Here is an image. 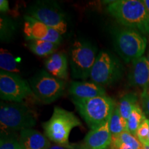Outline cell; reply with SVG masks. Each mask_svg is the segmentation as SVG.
Instances as JSON below:
<instances>
[{"label":"cell","instance_id":"1","mask_svg":"<svg viewBox=\"0 0 149 149\" xmlns=\"http://www.w3.org/2000/svg\"><path fill=\"white\" fill-rule=\"evenodd\" d=\"M107 10L122 25L137 30L143 34H149V15L143 1H113L108 6Z\"/></svg>","mask_w":149,"mask_h":149},{"label":"cell","instance_id":"2","mask_svg":"<svg viewBox=\"0 0 149 149\" xmlns=\"http://www.w3.org/2000/svg\"><path fill=\"white\" fill-rule=\"evenodd\" d=\"M72 102L91 130L108 122L116 106L114 100L107 95L86 100L72 99Z\"/></svg>","mask_w":149,"mask_h":149},{"label":"cell","instance_id":"3","mask_svg":"<svg viewBox=\"0 0 149 149\" xmlns=\"http://www.w3.org/2000/svg\"><path fill=\"white\" fill-rule=\"evenodd\" d=\"M81 126V123L72 112L60 107L54 108L53 115L50 120L43 123L45 135L49 140L56 144L68 146L71 130Z\"/></svg>","mask_w":149,"mask_h":149},{"label":"cell","instance_id":"4","mask_svg":"<svg viewBox=\"0 0 149 149\" xmlns=\"http://www.w3.org/2000/svg\"><path fill=\"white\" fill-rule=\"evenodd\" d=\"M34 113L29 107L21 103H5L0 105L1 132L15 133L31 128L36 125Z\"/></svg>","mask_w":149,"mask_h":149},{"label":"cell","instance_id":"5","mask_svg":"<svg viewBox=\"0 0 149 149\" xmlns=\"http://www.w3.org/2000/svg\"><path fill=\"white\" fill-rule=\"evenodd\" d=\"M97 57V49L89 42L75 41L70 49L69 64L72 77L84 79L90 76Z\"/></svg>","mask_w":149,"mask_h":149},{"label":"cell","instance_id":"6","mask_svg":"<svg viewBox=\"0 0 149 149\" xmlns=\"http://www.w3.org/2000/svg\"><path fill=\"white\" fill-rule=\"evenodd\" d=\"M29 84L34 95L44 104H51L60 97L66 86L63 80L53 77L44 70L31 77Z\"/></svg>","mask_w":149,"mask_h":149},{"label":"cell","instance_id":"7","mask_svg":"<svg viewBox=\"0 0 149 149\" xmlns=\"http://www.w3.org/2000/svg\"><path fill=\"white\" fill-rule=\"evenodd\" d=\"M147 40L138 31L124 29L115 35V48L126 62L133 61L142 57L146 48Z\"/></svg>","mask_w":149,"mask_h":149},{"label":"cell","instance_id":"8","mask_svg":"<svg viewBox=\"0 0 149 149\" xmlns=\"http://www.w3.org/2000/svg\"><path fill=\"white\" fill-rule=\"evenodd\" d=\"M122 70V65L118 59L109 52L103 51L97 55L90 77L97 84L109 86L120 79Z\"/></svg>","mask_w":149,"mask_h":149},{"label":"cell","instance_id":"9","mask_svg":"<svg viewBox=\"0 0 149 149\" xmlns=\"http://www.w3.org/2000/svg\"><path fill=\"white\" fill-rule=\"evenodd\" d=\"M28 15L55 29L61 35L67 31V22L58 6L53 3L37 2L28 9Z\"/></svg>","mask_w":149,"mask_h":149},{"label":"cell","instance_id":"10","mask_svg":"<svg viewBox=\"0 0 149 149\" xmlns=\"http://www.w3.org/2000/svg\"><path fill=\"white\" fill-rule=\"evenodd\" d=\"M33 94L29 83L19 74L0 71V96L4 101L19 103Z\"/></svg>","mask_w":149,"mask_h":149},{"label":"cell","instance_id":"11","mask_svg":"<svg viewBox=\"0 0 149 149\" xmlns=\"http://www.w3.org/2000/svg\"><path fill=\"white\" fill-rule=\"evenodd\" d=\"M24 33L28 41H47L59 45L62 40L61 35L57 31L28 15L24 16Z\"/></svg>","mask_w":149,"mask_h":149},{"label":"cell","instance_id":"12","mask_svg":"<svg viewBox=\"0 0 149 149\" xmlns=\"http://www.w3.org/2000/svg\"><path fill=\"white\" fill-rule=\"evenodd\" d=\"M109 124L110 120L100 127L91 130L80 146L81 149H107L111 146L112 135Z\"/></svg>","mask_w":149,"mask_h":149},{"label":"cell","instance_id":"13","mask_svg":"<svg viewBox=\"0 0 149 149\" xmlns=\"http://www.w3.org/2000/svg\"><path fill=\"white\" fill-rule=\"evenodd\" d=\"M128 81L131 86L143 88V91L149 89V64L145 56L132 61Z\"/></svg>","mask_w":149,"mask_h":149},{"label":"cell","instance_id":"14","mask_svg":"<svg viewBox=\"0 0 149 149\" xmlns=\"http://www.w3.org/2000/svg\"><path fill=\"white\" fill-rule=\"evenodd\" d=\"M69 93L73 99L78 100H86L107 95L104 87L93 81H74L70 84Z\"/></svg>","mask_w":149,"mask_h":149},{"label":"cell","instance_id":"15","mask_svg":"<svg viewBox=\"0 0 149 149\" xmlns=\"http://www.w3.org/2000/svg\"><path fill=\"white\" fill-rule=\"evenodd\" d=\"M19 141L23 149H48L51 146L46 135L33 128L20 131Z\"/></svg>","mask_w":149,"mask_h":149},{"label":"cell","instance_id":"16","mask_svg":"<svg viewBox=\"0 0 149 149\" xmlns=\"http://www.w3.org/2000/svg\"><path fill=\"white\" fill-rule=\"evenodd\" d=\"M47 72L61 80L68 78V59L66 54L61 52L53 53L45 62Z\"/></svg>","mask_w":149,"mask_h":149},{"label":"cell","instance_id":"17","mask_svg":"<svg viewBox=\"0 0 149 149\" xmlns=\"http://www.w3.org/2000/svg\"><path fill=\"white\" fill-rule=\"evenodd\" d=\"M109 126L112 139L118 137L123 132L127 131V120L122 117L117 106H115L113 114L110 119Z\"/></svg>","mask_w":149,"mask_h":149},{"label":"cell","instance_id":"18","mask_svg":"<svg viewBox=\"0 0 149 149\" xmlns=\"http://www.w3.org/2000/svg\"><path fill=\"white\" fill-rule=\"evenodd\" d=\"M28 46L31 51L38 56H47L53 55L58 48V44L42 40H30Z\"/></svg>","mask_w":149,"mask_h":149},{"label":"cell","instance_id":"19","mask_svg":"<svg viewBox=\"0 0 149 149\" xmlns=\"http://www.w3.org/2000/svg\"><path fill=\"white\" fill-rule=\"evenodd\" d=\"M138 97L135 93H128L120 99L117 107L122 117L127 120L132 111L137 104Z\"/></svg>","mask_w":149,"mask_h":149},{"label":"cell","instance_id":"20","mask_svg":"<svg viewBox=\"0 0 149 149\" xmlns=\"http://www.w3.org/2000/svg\"><path fill=\"white\" fill-rule=\"evenodd\" d=\"M146 119L145 113L137 104L127 120V131L136 137L137 129Z\"/></svg>","mask_w":149,"mask_h":149},{"label":"cell","instance_id":"21","mask_svg":"<svg viewBox=\"0 0 149 149\" xmlns=\"http://www.w3.org/2000/svg\"><path fill=\"white\" fill-rule=\"evenodd\" d=\"M0 68L3 71L17 74L20 72L14 56L8 51L3 48H1L0 52Z\"/></svg>","mask_w":149,"mask_h":149},{"label":"cell","instance_id":"22","mask_svg":"<svg viewBox=\"0 0 149 149\" xmlns=\"http://www.w3.org/2000/svg\"><path fill=\"white\" fill-rule=\"evenodd\" d=\"M0 149H23L20 144L19 137L15 133L1 132Z\"/></svg>","mask_w":149,"mask_h":149},{"label":"cell","instance_id":"23","mask_svg":"<svg viewBox=\"0 0 149 149\" xmlns=\"http://www.w3.org/2000/svg\"><path fill=\"white\" fill-rule=\"evenodd\" d=\"M115 139L121 141L123 144L127 145L131 149H144V145L138 140L137 137L132 135L128 131L123 132L118 137Z\"/></svg>","mask_w":149,"mask_h":149},{"label":"cell","instance_id":"24","mask_svg":"<svg viewBox=\"0 0 149 149\" xmlns=\"http://www.w3.org/2000/svg\"><path fill=\"white\" fill-rule=\"evenodd\" d=\"M149 133V126L148 119H146L139 126L136 133V137L144 146L148 145V137Z\"/></svg>","mask_w":149,"mask_h":149},{"label":"cell","instance_id":"25","mask_svg":"<svg viewBox=\"0 0 149 149\" xmlns=\"http://www.w3.org/2000/svg\"><path fill=\"white\" fill-rule=\"evenodd\" d=\"M13 31V24L8 20V18L4 16L1 17V38L2 40L8 39V37L11 35V33Z\"/></svg>","mask_w":149,"mask_h":149},{"label":"cell","instance_id":"26","mask_svg":"<svg viewBox=\"0 0 149 149\" xmlns=\"http://www.w3.org/2000/svg\"><path fill=\"white\" fill-rule=\"evenodd\" d=\"M142 110L145 114L149 116V89L143 91L141 95Z\"/></svg>","mask_w":149,"mask_h":149},{"label":"cell","instance_id":"27","mask_svg":"<svg viewBox=\"0 0 149 149\" xmlns=\"http://www.w3.org/2000/svg\"><path fill=\"white\" fill-rule=\"evenodd\" d=\"M113 145V148L112 149H131L127 145L123 144L117 139H112V144Z\"/></svg>","mask_w":149,"mask_h":149},{"label":"cell","instance_id":"28","mask_svg":"<svg viewBox=\"0 0 149 149\" xmlns=\"http://www.w3.org/2000/svg\"><path fill=\"white\" fill-rule=\"evenodd\" d=\"M48 149H81V147L77 146L75 144H70L68 146H62V145L55 144L52 145Z\"/></svg>","mask_w":149,"mask_h":149},{"label":"cell","instance_id":"29","mask_svg":"<svg viewBox=\"0 0 149 149\" xmlns=\"http://www.w3.org/2000/svg\"><path fill=\"white\" fill-rule=\"evenodd\" d=\"M9 9V3L7 0H1L0 1V10L1 13L6 12Z\"/></svg>","mask_w":149,"mask_h":149},{"label":"cell","instance_id":"30","mask_svg":"<svg viewBox=\"0 0 149 149\" xmlns=\"http://www.w3.org/2000/svg\"><path fill=\"white\" fill-rule=\"evenodd\" d=\"M142 1L145 4V6H146V9H147V10H148V13L149 15V0H142Z\"/></svg>","mask_w":149,"mask_h":149},{"label":"cell","instance_id":"31","mask_svg":"<svg viewBox=\"0 0 149 149\" xmlns=\"http://www.w3.org/2000/svg\"><path fill=\"white\" fill-rule=\"evenodd\" d=\"M148 126H149V120L148 119ZM147 146H149V133H148V145Z\"/></svg>","mask_w":149,"mask_h":149},{"label":"cell","instance_id":"32","mask_svg":"<svg viewBox=\"0 0 149 149\" xmlns=\"http://www.w3.org/2000/svg\"><path fill=\"white\" fill-rule=\"evenodd\" d=\"M144 149H149V146H144Z\"/></svg>","mask_w":149,"mask_h":149},{"label":"cell","instance_id":"33","mask_svg":"<svg viewBox=\"0 0 149 149\" xmlns=\"http://www.w3.org/2000/svg\"><path fill=\"white\" fill-rule=\"evenodd\" d=\"M147 59H148V64H149V51H148V56H147Z\"/></svg>","mask_w":149,"mask_h":149}]
</instances>
